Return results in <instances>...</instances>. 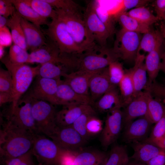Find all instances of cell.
I'll return each mask as SVG.
<instances>
[{"label":"cell","instance_id":"cell-49","mask_svg":"<svg viewBox=\"0 0 165 165\" xmlns=\"http://www.w3.org/2000/svg\"><path fill=\"white\" fill-rule=\"evenodd\" d=\"M5 26L0 28V45L3 46H7L11 43L12 41L11 34H9Z\"/></svg>","mask_w":165,"mask_h":165},{"label":"cell","instance_id":"cell-48","mask_svg":"<svg viewBox=\"0 0 165 165\" xmlns=\"http://www.w3.org/2000/svg\"><path fill=\"white\" fill-rule=\"evenodd\" d=\"M15 8L10 0H0V15L7 18L16 12Z\"/></svg>","mask_w":165,"mask_h":165},{"label":"cell","instance_id":"cell-38","mask_svg":"<svg viewBox=\"0 0 165 165\" xmlns=\"http://www.w3.org/2000/svg\"><path fill=\"white\" fill-rule=\"evenodd\" d=\"M95 11L101 21L105 25L112 35L115 32V27L113 18L105 10L98 1H91Z\"/></svg>","mask_w":165,"mask_h":165},{"label":"cell","instance_id":"cell-10","mask_svg":"<svg viewBox=\"0 0 165 165\" xmlns=\"http://www.w3.org/2000/svg\"><path fill=\"white\" fill-rule=\"evenodd\" d=\"M141 34L121 29L117 33L112 50L118 58L124 60H135L140 42Z\"/></svg>","mask_w":165,"mask_h":165},{"label":"cell","instance_id":"cell-39","mask_svg":"<svg viewBox=\"0 0 165 165\" xmlns=\"http://www.w3.org/2000/svg\"><path fill=\"white\" fill-rule=\"evenodd\" d=\"M94 115H96V113L93 108L82 114L72 125L81 136L87 141L90 138L86 132V124L90 117Z\"/></svg>","mask_w":165,"mask_h":165},{"label":"cell","instance_id":"cell-16","mask_svg":"<svg viewBox=\"0 0 165 165\" xmlns=\"http://www.w3.org/2000/svg\"><path fill=\"white\" fill-rule=\"evenodd\" d=\"M152 123L145 116L140 117L124 128L122 139L126 143L143 141L149 136Z\"/></svg>","mask_w":165,"mask_h":165},{"label":"cell","instance_id":"cell-51","mask_svg":"<svg viewBox=\"0 0 165 165\" xmlns=\"http://www.w3.org/2000/svg\"><path fill=\"white\" fill-rule=\"evenodd\" d=\"M156 16L160 20V17L165 9V0H156L153 3Z\"/></svg>","mask_w":165,"mask_h":165},{"label":"cell","instance_id":"cell-13","mask_svg":"<svg viewBox=\"0 0 165 165\" xmlns=\"http://www.w3.org/2000/svg\"><path fill=\"white\" fill-rule=\"evenodd\" d=\"M90 35L101 48H105L108 38L111 36L108 31L96 13L92 2L89 3L83 16Z\"/></svg>","mask_w":165,"mask_h":165},{"label":"cell","instance_id":"cell-18","mask_svg":"<svg viewBox=\"0 0 165 165\" xmlns=\"http://www.w3.org/2000/svg\"><path fill=\"white\" fill-rule=\"evenodd\" d=\"M115 86H116L112 84L110 81L108 67L94 74L89 83L90 97L93 105L105 94Z\"/></svg>","mask_w":165,"mask_h":165},{"label":"cell","instance_id":"cell-8","mask_svg":"<svg viewBox=\"0 0 165 165\" xmlns=\"http://www.w3.org/2000/svg\"><path fill=\"white\" fill-rule=\"evenodd\" d=\"M7 121L38 134L32 113L31 98L28 94L22 97L14 108H10Z\"/></svg>","mask_w":165,"mask_h":165},{"label":"cell","instance_id":"cell-19","mask_svg":"<svg viewBox=\"0 0 165 165\" xmlns=\"http://www.w3.org/2000/svg\"><path fill=\"white\" fill-rule=\"evenodd\" d=\"M93 108L90 105L71 104L63 106L62 108L57 112L56 122L57 126L72 125L83 113Z\"/></svg>","mask_w":165,"mask_h":165},{"label":"cell","instance_id":"cell-56","mask_svg":"<svg viewBox=\"0 0 165 165\" xmlns=\"http://www.w3.org/2000/svg\"><path fill=\"white\" fill-rule=\"evenodd\" d=\"M160 31L165 39V23L162 22L160 25Z\"/></svg>","mask_w":165,"mask_h":165},{"label":"cell","instance_id":"cell-32","mask_svg":"<svg viewBox=\"0 0 165 165\" xmlns=\"http://www.w3.org/2000/svg\"><path fill=\"white\" fill-rule=\"evenodd\" d=\"M145 91L147 92V110L145 116L152 124L156 123L165 115V106Z\"/></svg>","mask_w":165,"mask_h":165},{"label":"cell","instance_id":"cell-11","mask_svg":"<svg viewBox=\"0 0 165 165\" xmlns=\"http://www.w3.org/2000/svg\"><path fill=\"white\" fill-rule=\"evenodd\" d=\"M121 108L119 107L112 108L108 112L106 117L100 139L101 145L105 150L116 141L123 128Z\"/></svg>","mask_w":165,"mask_h":165},{"label":"cell","instance_id":"cell-21","mask_svg":"<svg viewBox=\"0 0 165 165\" xmlns=\"http://www.w3.org/2000/svg\"><path fill=\"white\" fill-rule=\"evenodd\" d=\"M96 73L77 70L70 73H65L63 77L64 78V80L76 93L89 96L90 80L91 76Z\"/></svg>","mask_w":165,"mask_h":165},{"label":"cell","instance_id":"cell-47","mask_svg":"<svg viewBox=\"0 0 165 165\" xmlns=\"http://www.w3.org/2000/svg\"><path fill=\"white\" fill-rule=\"evenodd\" d=\"M31 149L19 157L5 161L6 165H35L32 159Z\"/></svg>","mask_w":165,"mask_h":165},{"label":"cell","instance_id":"cell-35","mask_svg":"<svg viewBox=\"0 0 165 165\" xmlns=\"http://www.w3.org/2000/svg\"><path fill=\"white\" fill-rule=\"evenodd\" d=\"M126 14L140 22L149 26L157 22L160 19L145 6L135 8L127 11Z\"/></svg>","mask_w":165,"mask_h":165},{"label":"cell","instance_id":"cell-57","mask_svg":"<svg viewBox=\"0 0 165 165\" xmlns=\"http://www.w3.org/2000/svg\"><path fill=\"white\" fill-rule=\"evenodd\" d=\"M4 46H0V58L1 59L4 56Z\"/></svg>","mask_w":165,"mask_h":165},{"label":"cell","instance_id":"cell-59","mask_svg":"<svg viewBox=\"0 0 165 165\" xmlns=\"http://www.w3.org/2000/svg\"><path fill=\"white\" fill-rule=\"evenodd\" d=\"M165 18V9L160 17V20L163 19L164 18Z\"/></svg>","mask_w":165,"mask_h":165},{"label":"cell","instance_id":"cell-40","mask_svg":"<svg viewBox=\"0 0 165 165\" xmlns=\"http://www.w3.org/2000/svg\"><path fill=\"white\" fill-rule=\"evenodd\" d=\"M108 69L110 82L112 84L117 86L125 73L123 65L117 60L111 62L108 66Z\"/></svg>","mask_w":165,"mask_h":165},{"label":"cell","instance_id":"cell-42","mask_svg":"<svg viewBox=\"0 0 165 165\" xmlns=\"http://www.w3.org/2000/svg\"><path fill=\"white\" fill-rule=\"evenodd\" d=\"M165 134V115L155 123L148 137L144 141L154 145Z\"/></svg>","mask_w":165,"mask_h":165},{"label":"cell","instance_id":"cell-36","mask_svg":"<svg viewBox=\"0 0 165 165\" xmlns=\"http://www.w3.org/2000/svg\"><path fill=\"white\" fill-rule=\"evenodd\" d=\"M42 16L52 19L57 17L56 10L45 0H21Z\"/></svg>","mask_w":165,"mask_h":165},{"label":"cell","instance_id":"cell-45","mask_svg":"<svg viewBox=\"0 0 165 165\" xmlns=\"http://www.w3.org/2000/svg\"><path fill=\"white\" fill-rule=\"evenodd\" d=\"M55 9L80 13L79 6L71 0H45ZM81 14V13H80Z\"/></svg>","mask_w":165,"mask_h":165},{"label":"cell","instance_id":"cell-34","mask_svg":"<svg viewBox=\"0 0 165 165\" xmlns=\"http://www.w3.org/2000/svg\"><path fill=\"white\" fill-rule=\"evenodd\" d=\"M66 68L59 64L52 62H47L40 64L38 76L42 77L60 79L65 73Z\"/></svg>","mask_w":165,"mask_h":165},{"label":"cell","instance_id":"cell-58","mask_svg":"<svg viewBox=\"0 0 165 165\" xmlns=\"http://www.w3.org/2000/svg\"><path fill=\"white\" fill-rule=\"evenodd\" d=\"M134 165H147L146 163L135 162Z\"/></svg>","mask_w":165,"mask_h":165},{"label":"cell","instance_id":"cell-61","mask_svg":"<svg viewBox=\"0 0 165 165\" xmlns=\"http://www.w3.org/2000/svg\"><path fill=\"white\" fill-rule=\"evenodd\" d=\"M163 20H164V21H165V18H164Z\"/></svg>","mask_w":165,"mask_h":165},{"label":"cell","instance_id":"cell-26","mask_svg":"<svg viewBox=\"0 0 165 165\" xmlns=\"http://www.w3.org/2000/svg\"><path fill=\"white\" fill-rule=\"evenodd\" d=\"M116 87L105 94L94 104L95 108L99 112H108L115 107L123 108L120 94Z\"/></svg>","mask_w":165,"mask_h":165},{"label":"cell","instance_id":"cell-60","mask_svg":"<svg viewBox=\"0 0 165 165\" xmlns=\"http://www.w3.org/2000/svg\"><path fill=\"white\" fill-rule=\"evenodd\" d=\"M135 162L130 161V162L126 165H134Z\"/></svg>","mask_w":165,"mask_h":165},{"label":"cell","instance_id":"cell-52","mask_svg":"<svg viewBox=\"0 0 165 165\" xmlns=\"http://www.w3.org/2000/svg\"><path fill=\"white\" fill-rule=\"evenodd\" d=\"M13 101V95L11 94L5 92H0V105L1 106L6 103Z\"/></svg>","mask_w":165,"mask_h":165},{"label":"cell","instance_id":"cell-6","mask_svg":"<svg viewBox=\"0 0 165 165\" xmlns=\"http://www.w3.org/2000/svg\"><path fill=\"white\" fill-rule=\"evenodd\" d=\"M118 58L112 50L105 48L87 51L80 54L77 60V70L97 72L107 68Z\"/></svg>","mask_w":165,"mask_h":165},{"label":"cell","instance_id":"cell-30","mask_svg":"<svg viewBox=\"0 0 165 165\" xmlns=\"http://www.w3.org/2000/svg\"><path fill=\"white\" fill-rule=\"evenodd\" d=\"M114 19L119 23L122 29L126 31L144 34L151 29L150 26L128 16L126 13L119 14Z\"/></svg>","mask_w":165,"mask_h":165},{"label":"cell","instance_id":"cell-50","mask_svg":"<svg viewBox=\"0 0 165 165\" xmlns=\"http://www.w3.org/2000/svg\"><path fill=\"white\" fill-rule=\"evenodd\" d=\"M146 164L147 165H165V150L152 158Z\"/></svg>","mask_w":165,"mask_h":165},{"label":"cell","instance_id":"cell-55","mask_svg":"<svg viewBox=\"0 0 165 165\" xmlns=\"http://www.w3.org/2000/svg\"><path fill=\"white\" fill-rule=\"evenodd\" d=\"M8 18L0 15V28L6 26Z\"/></svg>","mask_w":165,"mask_h":165},{"label":"cell","instance_id":"cell-41","mask_svg":"<svg viewBox=\"0 0 165 165\" xmlns=\"http://www.w3.org/2000/svg\"><path fill=\"white\" fill-rule=\"evenodd\" d=\"M29 53L27 50L13 44L10 47L8 57L11 61L16 64L27 63Z\"/></svg>","mask_w":165,"mask_h":165},{"label":"cell","instance_id":"cell-4","mask_svg":"<svg viewBox=\"0 0 165 165\" xmlns=\"http://www.w3.org/2000/svg\"><path fill=\"white\" fill-rule=\"evenodd\" d=\"M47 26L45 33L57 46L61 55H80L84 53L76 44L64 22L57 16Z\"/></svg>","mask_w":165,"mask_h":165},{"label":"cell","instance_id":"cell-43","mask_svg":"<svg viewBox=\"0 0 165 165\" xmlns=\"http://www.w3.org/2000/svg\"><path fill=\"white\" fill-rule=\"evenodd\" d=\"M103 122L96 115L90 116L86 124V130L90 138L101 134L103 128Z\"/></svg>","mask_w":165,"mask_h":165},{"label":"cell","instance_id":"cell-1","mask_svg":"<svg viewBox=\"0 0 165 165\" xmlns=\"http://www.w3.org/2000/svg\"><path fill=\"white\" fill-rule=\"evenodd\" d=\"M0 131V154L5 161L22 156L32 148L35 133L6 121Z\"/></svg>","mask_w":165,"mask_h":165},{"label":"cell","instance_id":"cell-54","mask_svg":"<svg viewBox=\"0 0 165 165\" xmlns=\"http://www.w3.org/2000/svg\"><path fill=\"white\" fill-rule=\"evenodd\" d=\"M154 145L161 148L165 149V134L161 139L156 142Z\"/></svg>","mask_w":165,"mask_h":165},{"label":"cell","instance_id":"cell-37","mask_svg":"<svg viewBox=\"0 0 165 165\" xmlns=\"http://www.w3.org/2000/svg\"><path fill=\"white\" fill-rule=\"evenodd\" d=\"M149 2L146 0H123L120 1L113 9L108 11L114 18L120 14L127 13L130 9L145 6Z\"/></svg>","mask_w":165,"mask_h":165},{"label":"cell","instance_id":"cell-22","mask_svg":"<svg viewBox=\"0 0 165 165\" xmlns=\"http://www.w3.org/2000/svg\"><path fill=\"white\" fill-rule=\"evenodd\" d=\"M21 24L25 37L27 50L31 52L46 43L48 40L40 28L22 17Z\"/></svg>","mask_w":165,"mask_h":165},{"label":"cell","instance_id":"cell-9","mask_svg":"<svg viewBox=\"0 0 165 165\" xmlns=\"http://www.w3.org/2000/svg\"><path fill=\"white\" fill-rule=\"evenodd\" d=\"M108 155L96 149L82 148L73 151L64 150L58 165H104Z\"/></svg>","mask_w":165,"mask_h":165},{"label":"cell","instance_id":"cell-17","mask_svg":"<svg viewBox=\"0 0 165 165\" xmlns=\"http://www.w3.org/2000/svg\"><path fill=\"white\" fill-rule=\"evenodd\" d=\"M147 92H141L136 95L123 111V127L135 119L145 116L147 110Z\"/></svg>","mask_w":165,"mask_h":165},{"label":"cell","instance_id":"cell-20","mask_svg":"<svg viewBox=\"0 0 165 165\" xmlns=\"http://www.w3.org/2000/svg\"><path fill=\"white\" fill-rule=\"evenodd\" d=\"M57 96L59 105L80 104L92 106L93 105L90 97L77 93L68 83L61 79L60 80L58 86Z\"/></svg>","mask_w":165,"mask_h":165},{"label":"cell","instance_id":"cell-31","mask_svg":"<svg viewBox=\"0 0 165 165\" xmlns=\"http://www.w3.org/2000/svg\"><path fill=\"white\" fill-rule=\"evenodd\" d=\"M119 86L123 108L126 106L134 97L135 91L130 73L125 71L124 75L119 83Z\"/></svg>","mask_w":165,"mask_h":165},{"label":"cell","instance_id":"cell-23","mask_svg":"<svg viewBox=\"0 0 165 165\" xmlns=\"http://www.w3.org/2000/svg\"><path fill=\"white\" fill-rule=\"evenodd\" d=\"M145 57L144 54L137 53L134 66L129 69L134 88V97L145 89L148 82L147 73L144 62Z\"/></svg>","mask_w":165,"mask_h":165},{"label":"cell","instance_id":"cell-2","mask_svg":"<svg viewBox=\"0 0 165 165\" xmlns=\"http://www.w3.org/2000/svg\"><path fill=\"white\" fill-rule=\"evenodd\" d=\"M0 60L12 75L13 101L10 108H13L28 90L34 78L38 75L40 65L32 67L25 64L14 63L10 61L8 55Z\"/></svg>","mask_w":165,"mask_h":165},{"label":"cell","instance_id":"cell-33","mask_svg":"<svg viewBox=\"0 0 165 165\" xmlns=\"http://www.w3.org/2000/svg\"><path fill=\"white\" fill-rule=\"evenodd\" d=\"M130 161L126 147L116 145L111 148L104 165H126Z\"/></svg>","mask_w":165,"mask_h":165},{"label":"cell","instance_id":"cell-5","mask_svg":"<svg viewBox=\"0 0 165 165\" xmlns=\"http://www.w3.org/2000/svg\"><path fill=\"white\" fill-rule=\"evenodd\" d=\"M31 103L32 113L38 134L49 137L54 133L57 126V112L54 105L46 101L32 98Z\"/></svg>","mask_w":165,"mask_h":165},{"label":"cell","instance_id":"cell-46","mask_svg":"<svg viewBox=\"0 0 165 165\" xmlns=\"http://www.w3.org/2000/svg\"><path fill=\"white\" fill-rule=\"evenodd\" d=\"M13 90V81L10 73L7 70L0 68V92H7L12 94Z\"/></svg>","mask_w":165,"mask_h":165},{"label":"cell","instance_id":"cell-29","mask_svg":"<svg viewBox=\"0 0 165 165\" xmlns=\"http://www.w3.org/2000/svg\"><path fill=\"white\" fill-rule=\"evenodd\" d=\"M162 46L156 48L145 56V64L148 77L147 83L155 80L160 70Z\"/></svg>","mask_w":165,"mask_h":165},{"label":"cell","instance_id":"cell-7","mask_svg":"<svg viewBox=\"0 0 165 165\" xmlns=\"http://www.w3.org/2000/svg\"><path fill=\"white\" fill-rule=\"evenodd\" d=\"M64 150L44 135L36 134L31 151L41 165H58Z\"/></svg>","mask_w":165,"mask_h":165},{"label":"cell","instance_id":"cell-53","mask_svg":"<svg viewBox=\"0 0 165 165\" xmlns=\"http://www.w3.org/2000/svg\"><path fill=\"white\" fill-rule=\"evenodd\" d=\"M163 50L162 51L161 59L160 65V70L165 73V39H164L163 45Z\"/></svg>","mask_w":165,"mask_h":165},{"label":"cell","instance_id":"cell-27","mask_svg":"<svg viewBox=\"0 0 165 165\" xmlns=\"http://www.w3.org/2000/svg\"><path fill=\"white\" fill-rule=\"evenodd\" d=\"M16 11L20 16L40 28L42 25H48L49 23L46 18L41 16L31 7L21 0H10Z\"/></svg>","mask_w":165,"mask_h":165},{"label":"cell","instance_id":"cell-28","mask_svg":"<svg viewBox=\"0 0 165 165\" xmlns=\"http://www.w3.org/2000/svg\"><path fill=\"white\" fill-rule=\"evenodd\" d=\"M21 17L16 12L8 19L6 26L11 30V35L13 44L27 50L25 37L21 24Z\"/></svg>","mask_w":165,"mask_h":165},{"label":"cell","instance_id":"cell-44","mask_svg":"<svg viewBox=\"0 0 165 165\" xmlns=\"http://www.w3.org/2000/svg\"><path fill=\"white\" fill-rule=\"evenodd\" d=\"M145 89L165 106V86L155 80L151 83H147Z\"/></svg>","mask_w":165,"mask_h":165},{"label":"cell","instance_id":"cell-14","mask_svg":"<svg viewBox=\"0 0 165 165\" xmlns=\"http://www.w3.org/2000/svg\"><path fill=\"white\" fill-rule=\"evenodd\" d=\"M61 79L46 78L38 75L28 94L32 99L59 105L57 92Z\"/></svg>","mask_w":165,"mask_h":165},{"label":"cell","instance_id":"cell-24","mask_svg":"<svg viewBox=\"0 0 165 165\" xmlns=\"http://www.w3.org/2000/svg\"><path fill=\"white\" fill-rule=\"evenodd\" d=\"M134 153L130 158L137 162L147 163L150 160L165 150L157 146L144 141L131 143Z\"/></svg>","mask_w":165,"mask_h":165},{"label":"cell","instance_id":"cell-12","mask_svg":"<svg viewBox=\"0 0 165 165\" xmlns=\"http://www.w3.org/2000/svg\"><path fill=\"white\" fill-rule=\"evenodd\" d=\"M49 137L62 149L72 151L83 148L87 141L72 125L57 126L54 133Z\"/></svg>","mask_w":165,"mask_h":165},{"label":"cell","instance_id":"cell-15","mask_svg":"<svg viewBox=\"0 0 165 165\" xmlns=\"http://www.w3.org/2000/svg\"><path fill=\"white\" fill-rule=\"evenodd\" d=\"M48 62L61 64L65 67L68 63L67 58L61 55L57 46L49 38L45 45L31 52L27 63L41 64Z\"/></svg>","mask_w":165,"mask_h":165},{"label":"cell","instance_id":"cell-25","mask_svg":"<svg viewBox=\"0 0 165 165\" xmlns=\"http://www.w3.org/2000/svg\"><path fill=\"white\" fill-rule=\"evenodd\" d=\"M164 39L160 30L151 28L142 36L137 53L148 54L162 46Z\"/></svg>","mask_w":165,"mask_h":165},{"label":"cell","instance_id":"cell-3","mask_svg":"<svg viewBox=\"0 0 165 165\" xmlns=\"http://www.w3.org/2000/svg\"><path fill=\"white\" fill-rule=\"evenodd\" d=\"M55 9L57 17L64 22L76 44L84 52L99 48L89 32L81 14Z\"/></svg>","mask_w":165,"mask_h":165}]
</instances>
